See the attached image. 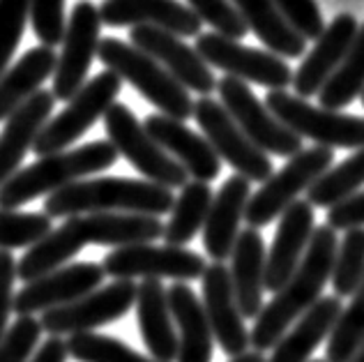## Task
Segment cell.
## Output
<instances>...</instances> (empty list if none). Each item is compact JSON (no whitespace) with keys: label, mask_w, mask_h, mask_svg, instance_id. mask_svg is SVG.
Instances as JSON below:
<instances>
[{"label":"cell","mask_w":364,"mask_h":362,"mask_svg":"<svg viewBox=\"0 0 364 362\" xmlns=\"http://www.w3.org/2000/svg\"><path fill=\"white\" fill-rule=\"evenodd\" d=\"M51 231V217L44 213L0 211V250H31Z\"/></svg>","instance_id":"8d00e7d4"},{"label":"cell","mask_w":364,"mask_h":362,"mask_svg":"<svg viewBox=\"0 0 364 362\" xmlns=\"http://www.w3.org/2000/svg\"><path fill=\"white\" fill-rule=\"evenodd\" d=\"M334 152L330 148H304L295 157L272 174L256 189L247 203L245 222L249 228H261L279 219L286 208L298 201V196L306 192L325 171L332 169Z\"/></svg>","instance_id":"52a82bcc"},{"label":"cell","mask_w":364,"mask_h":362,"mask_svg":"<svg viewBox=\"0 0 364 362\" xmlns=\"http://www.w3.org/2000/svg\"><path fill=\"white\" fill-rule=\"evenodd\" d=\"M194 49L210 68L222 70L226 76H233L245 83L265 85L270 90H286L293 85V72L289 63L270 51L252 49V46L228 40L219 33H200Z\"/></svg>","instance_id":"4fadbf2b"},{"label":"cell","mask_w":364,"mask_h":362,"mask_svg":"<svg viewBox=\"0 0 364 362\" xmlns=\"http://www.w3.org/2000/svg\"><path fill=\"white\" fill-rule=\"evenodd\" d=\"M200 284H203V307L219 348L228 358L247 353L252 346V337L237 307L231 272L224 263H213L205 268Z\"/></svg>","instance_id":"ac0fdd59"},{"label":"cell","mask_w":364,"mask_h":362,"mask_svg":"<svg viewBox=\"0 0 364 362\" xmlns=\"http://www.w3.org/2000/svg\"><path fill=\"white\" fill-rule=\"evenodd\" d=\"M28 18H31V0H0V76L9 70Z\"/></svg>","instance_id":"74e56055"},{"label":"cell","mask_w":364,"mask_h":362,"mask_svg":"<svg viewBox=\"0 0 364 362\" xmlns=\"http://www.w3.org/2000/svg\"><path fill=\"white\" fill-rule=\"evenodd\" d=\"M311 362H325V360H311Z\"/></svg>","instance_id":"681fc988"},{"label":"cell","mask_w":364,"mask_h":362,"mask_svg":"<svg viewBox=\"0 0 364 362\" xmlns=\"http://www.w3.org/2000/svg\"><path fill=\"white\" fill-rule=\"evenodd\" d=\"M136 321L148 353L157 362L178 360V330L168 304V289L159 280H143L136 291Z\"/></svg>","instance_id":"d4e9b609"},{"label":"cell","mask_w":364,"mask_h":362,"mask_svg":"<svg viewBox=\"0 0 364 362\" xmlns=\"http://www.w3.org/2000/svg\"><path fill=\"white\" fill-rule=\"evenodd\" d=\"M233 5L270 53L279 58H300L304 53L306 40L286 21L272 0H233Z\"/></svg>","instance_id":"f546056e"},{"label":"cell","mask_w":364,"mask_h":362,"mask_svg":"<svg viewBox=\"0 0 364 362\" xmlns=\"http://www.w3.org/2000/svg\"><path fill=\"white\" fill-rule=\"evenodd\" d=\"M104 127H107V137L118 150V155L127 159L150 183L166 189H182L189 183V174L182 169L180 161H176L148 134L143 122H139L129 107L120 102L113 104L104 116Z\"/></svg>","instance_id":"9c48e42d"},{"label":"cell","mask_w":364,"mask_h":362,"mask_svg":"<svg viewBox=\"0 0 364 362\" xmlns=\"http://www.w3.org/2000/svg\"><path fill=\"white\" fill-rule=\"evenodd\" d=\"M348 362H364V341H362V346L355 351V353H353V358Z\"/></svg>","instance_id":"7dc6e473"},{"label":"cell","mask_w":364,"mask_h":362,"mask_svg":"<svg viewBox=\"0 0 364 362\" xmlns=\"http://www.w3.org/2000/svg\"><path fill=\"white\" fill-rule=\"evenodd\" d=\"M53 107V92L42 88L5 120V129L0 132V185L21 171L23 157L33 150L37 137L51 120Z\"/></svg>","instance_id":"cb8c5ba5"},{"label":"cell","mask_w":364,"mask_h":362,"mask_svg":"<svg viewBox=\"0 0 364 362\" xmlns=\"http://www.w3.org/2000/svg\"><path fill=\"white\" fill-rule=\"evenodd\" d=\"M330 282L337 298H350L360 289L364 282V228H350L341 238Z\"/></svg>","instance_id":"e575fe53"},{"label":"cell","mask_w":364,"mask_h":362,"mask_svg":"<svg viewBox=\"0 0 364 362\" xmlns=\"http://www.w3.org/2000/svg\"><path fill=\"white\" fill-rule=\"evenodd\" d=\"M249 198H252V183L237 174L226 178L213 198L203 226V247L215 263H224L233 254Z\"/></svg>","instance_id":"603a6c76"},{"label":"cell","mask_w":364,"mask_h":362,"mask_svg":"<svg viewBox=\"0 0 364 362\" xmlns=\"http://www.w3.org/2000/svg\"><path fill=\"white\" fill-rule=\"evenodd\" d=\"M118 157V150L111 141H92L79 148L40 157L35 164L23 166L5 185H0V211H16L40 196H51L58 189L111 169Z\"/></svg>","instance_id":"277c9868"},{"label":"cell","mask_w":364,"mask_h":362,"mask_svg":"<svg viewBox=\"0 0 364 362\" xmlns=\"http://www.w3.org/2000/svg\"><path fill=\"white\" fill-rule=\"evenodd\" d=\"M360 31L358 18L353 14H337L332 23L325 26L323 35L316 40L314 49L302 60L298 72L293 74L295 95L302 100L318 95L330 76L337 72L341 60L346 58L353 40Z\"/></svg>","instance_id":"ffe728a7"},{"label":"cell","mask_w":364,"mask_h":362,"mask_svg":"<svg viewBox=\"0 0 364 362\" xmlns=\"http://www.w3.org/2000/svg\"><path fill=\"white\" fill-rule=\"evenodd\" d=\"M143 127L198 183L210 185V180L222 174V159L217 157L208 139L189 129L185 122L161 116V113H152L143 120Z\"/></svg>","instance_id":"7402d4cb"},{"label":"cell","mask_w":364,"mask_h":362,"mask_svg":"<svg viewBox=\"0 0 364 362\" xmlns=\"http://www.w3.org/2000/svg\"><path fill=\"white\" fill-rule=\"evenodd\" d=\"M168 304L178 330L176 362H213L215 335L210 328L203 300L187 282H176L168 289Z\"/></svg>","instance_id":"484cf974"},{"label":"cell","mask_w":364,"mask_h":362,"mask_svg":"<svg viewBox=\"0 0 364 362\" xmlns=\"http://www.w3.org/2000/svg\"><path fill=\"white\" fill-rule=\"evenodd\" d=\"M341 309L343 304L337 295H325V298H321L277 341L267 362H309L314 351L330 337Z\"/></svg>","instance_id":"83f0119b"},{"label":"cell","mask_w":364,"mask_h":362,"mask_svg":"<svg viewBox=\"0 0 364 362\" xmlns=\"http://www.w3.org/2000/svg\"><path fill=\"white\" fill-rule=\"evenodd\" d=\"M55 65L58 55L51 46H35L0 76V122L42 90V83L53 76Z\"/></svg>","instance_id":"f1b7e54d"},{"label":"cell","mask_w":364,"mask_h":362,"mask_svg":"<svg viewBox=\"0 0 364 362\" xmlns=\"http://www.w3.org/2000/svg\"><path fill=\"white\" fill-rule=\"evenodd\" d=\"M362 92H364V23L360 26L346 58L341 60L337 72L330 76L328 83L318 92L321 109L341 111L350 102H355Z\"/></svg>","instance_id":"1f68e13d"},{"label":"cell","mask_w":364,"mask_h":362,"mask_svg":"<svg viewBox=\"0 0 364 362\" xmlns=\"http://www.w3.org/2000/svg\"><path fill=\"white\" fill-rule=\"evenodd\" d=\"M194 120L213 146L217 157L226 161L237 176L249 183H265L272 176V159L252 144L240 125L231 118L222 102L213 97H198L194 102Z\"/></svg>","instance_id":"30bf717a"},{"label":"cell","mask_w":364,"mask_h":362,"mask_svg":"<svg viewBox=\"0 0 364 362\" xmlns=\"http://www.w3.org/2000/svg\"><path fill=\"white\" fill-rule=\"evenodd\" d=\"M67 351L76 362H157L141 356L124 341L102 335V332H81L67 339Z\"/></svg>","instance_id":"d590c367"},{"label":"cell","mask_w":364,"mask_h":362,"mask_svg":"<svg viewBox=\"0 0 364 362\" xmlns=\"http://www.w3.org/2000/svg\"><path fill=\"white\" fill-rule=\"evenodd\" d=\"M213 189L208 183L189 180L176 196V203L171 208V217L164 224V240L171 247H185L203 231L205 219L213 206Z\"/></svg>","instance_id":"4dcf8cb0"},{"label":"cell","mask_w":364,"mask_h":362,"mask_svg":"<svg viewBox=\"0 0 364 362\" xmlns=\"http://www.w3.org/2000/svg\"><path fill=\"white\" fill-rule=\"evenodd\" d=\"M176 203L173 189L134 178H85L44 198V215L76 217L95 213H124L161 217Z\"/></svg>","instance_id":"3957f363"},{"label":"cell","mask_w":364,"mask_h":362,"mask_svg":"<svg viewBox=\"0 0 364 362\" xmlns=\"http://www.w3.org/2000/svg\"><path fill=\"white\" fill-rule=\"evenodd\" d=\"M102 26H155L178 37H198L203 21L180 0H104Z\"/></svg>","instance_id":"44dd1931"},{"label":"cell","mask_w":364,"mask_h":362,"mask_svg":"<svg viewBox=\"0 0 364 362\" xmlns=\"http://www.w3.org/2000/svg\"><path fill=\"white\" fill-rule=\"evenodd\" d=\"M316 231V215L314 206L306 198H298L293 206L286 208L279 217L274 240L265 261V291H282L284 284L293 277L302 263L306 247L311 243Z\"/></svg>","instance_id":"d6986e66"},{"label":"cell","mask_w":364,"mask_h":362,"mask_svg":"<svg viewBox=\"0 0 364 362\" xmlns=\"http://www.w3.org/2000/svg\"><path fill=\"white\" fill-rule=\"evenodd\" d=\"M279 7V12L289 21L295 31H298L306 42L318 40L325 31L323 14L316 0H272Z\"/></svg>","instance_id":"b9f144b4"},{"label":"cell","mask_w":364,"mask_h":362,"mask_svg":"<svg viewBox=\"0 0 364 362\" xmlns=\"http://www.w3.org/2000/svg\"><path fill=\"white\" fill-rule=\"evenodd\" d=\"M136 291L139 287L132 280H113L109 287L83 295L81 300L44 312L40 319L42 330L49 337L95 332L127 316L136 304Z\"/></svg>","instance_id":"5bb4252c"},{"label":"cell","mask_w":364,"mask_h":362,"mask_svg":"<svg viewBox=\"0 0 364 362\" xmlns=\"http://www.w3.org/2000/svg\"><path fill=\"white\" fill-rule=\"evenodd\" d=\"M339 238L328 224L316 226L306 254L293 277L284 284L282 291L272 295V300L263 304L261 314L254 319V328L249 330L254 351H272L286 332L298 323L316 302L323 298V289L332 280V265L337 256Z\"/></svg>","instance_id":"7a4b0ae2"},{"label":"cell","mask_w":364,"mask_h":362,"mask_svg":"<svg viewBox=\"0 0 364 362\" xmlns=\"http://www.w3.org/2000/svg\"><path fill=\"white\" fill-rule=\"evenodd\" d=\"M97 58L107 70L118 74L122 81L132 83L152 107L159 109L161 116L180 122L194 118V100L189 97V90L176 81L155 58L139 51L136 46L122 42L118 37H104L100 40Z\"/></svg>","instance_id":"5b68a950"},{"label":"cell","mask_w":364,"mask_h":362,"mask_svg":"<svg viewBox=\"0 0 364 362\" xmlns=\"http://www.w3.org/2000/svg\"><path fill=\"white\" fill-rule=\"evenodd\" d=\"M217 92L219 102L231 113V118L265 155L291 159L304 150L302 139L272 116L265 102L258 100L254 90L249 88V83L233 79V76H224V79L217 81Z\"/></svg>","instance_id":"8fae6325"},{"label":"cell","mask_w":364,"mask_h":362,"mask_svg":"<svg viewBox=\"0 0 364 362\" xmlns=\"http://www.w3.org/2000/svg\"><path fill=\"white\" fill-rule=\"evenodd\" d=\"M265 243L258 228L240 231L231 254V284L242 319H256L263 309L265 293Z\"/></svg>","instance_id":"4316f807"},{"label":"cell","mask_w":364,"mask_h":362,"mask_svg":"<svg viewBox=\"0 0 364 362\" xmlns=\"http://www.w3.org/2000/svg\"><path fill=\"white\" fill-rule=\"evenodd\" d=\"M187 3L200 21L213 26L215 33L228 37V40H242L249 33L240 12L228 0H187Z\"/></svg>","instance_id":"f35d334b"},{"label":"cell","mask_w":364,"mask_h":362,"mask_svg":"<svg viewBox=\"0 0 364 362\" xmlns=\"http://www.w3.org/2000/svg\"><path fill=\"white\" fill-rule=\"evenodd\" d=\"M328 226L334 231H350V228H364V192L353 194L346 201L328 211Z\"/></svg>","instance_id":"ee69618b"},{"label":"cell","mask_w":364,"mask_h":362,"mask_svg":"<svg viewBox=\"0 0 364 362\" xmlns=\"http://www.w3.org/2000/svg\"><path fill=\"white\" fill-rule=\"evenodd\" d=\"M362 187H364V148L353 152L341 164L325 171V174L306 189V201L314 208H328L330 211V208L339 206L353 194H358Z\"/></svg>","instance_id":"d6a6232c"},{"label":"cell","mask_w":364,"mask_h":362,"mask_svg":"<svg viewBox=\"0 0 364 362\" xmlns=\"http://www.w3.org/2000/svg\"><path fill=\"white\" fill-rule=\"evenodd\" d=\"M42 323L35 316H18L0 341V362H28L42 339Z\"/></svg>","instance_id":"ab89813d"},{"label":"cell","mask_w":364,"mask_h":362,"mask_svg":"<svg viewBox=\"0 0 364 362\" xmlns=\"http://www.w3.org/2000/svg\"><path fill=\"white\" fill-rule=\"evenodd\" d=\"M70 351H67V341L60 337H49L42 341V346L35 351L28 362H67Z\"/></svg>","instance_id":"f6af8a7d"},{"label":"cell","mask_w":364,"mask_h":362,"mask_svg":"<svg viewBox=\"0 0 364 362\" xmlns=\"http://www.w3.org/2000/svg\"><path fill=\"white\" fill-rule=\"evenodd\" d=\"M122 90V79L111 70H104L67 102V107L55 118L46 122L42 134L37 137L33 152L37 157L65 152L74 141H79L107 111L116 104V97Z\"/></svg>","instance_id":"ba28073f"},{"label":"cell","mask_w":364,"mask_h":362,"mask_svg":"<svg viewBox=\"0 0 364 362\" xmlns=\"http://www.w3.org/2000/svg\"><path fill=\"white\" fill-rule=\"evenodd\" d=\"M31 23L42 46H58L65 37V0H31Z\"/></svg>","instance_id":"60d3db41"},{"label":"cell","mask_w":364,"mask_h":362,"mask_svg":"<svg viewBox=\"0 0 364 362\" xmlns=\"http://www.w3.org/2000/svg\"><path fill=\"white\" fill-rule=\"evenodd\" d=\"M104 272L113 280H176L191 282L203 277L208 263L203 254L171 245H132L104 256Z\"/></svg>","instance_id":"7c38bea8"},{"label":"cell","mask_w":364,"mask_h":362,"mask_svg":"<svg viewBox=\"0 0 364 362\" xmlns=\"http://www.w3.org/2000/svg\"><path fill=\"white\" fill-rule=\"evenodd\" d=\"M129 44L155 58L187 90L198 92L200 97H210V92L217 90L215 72L196 49L182 42V37L155 26H136L129 31Z\"/></svg>","instance_id":"e0dca14e"},{"label":"cell","mask_w":364,"mask_h":362,"mask_svg":"<svg viewBox=\"0 0 364 362\" xmlns=\"http://www.w3.org/2000/svg\"><path fill=\"white\" fill-rule=\"evenodd\" d=\"M231 362H267L261 351H247V353L231 358Z\"/></svg>","instance_id":"bcb514c9"},{"label":"cell","mask_w":364,"mask_h":362,"mask_svg":"<svg viewBox=\"0 0 364 362\" xmlns=\"http://www.w3.org/2000/svg\"><path fill=\"white\" fill-rule=\"evenodd\" d=\"M360 97H362V104H364V92H362V95H360Z\"/></svg>","instance_id":"c3c4849f"},{"label":"cell","mask_w":364,"mask_h":362,"mask_svg":"<svg viewBox=\"0 0 364 362\" xmlns=\"http://www.w3.org/2000/svg\"><path fill=\"white\" fill-rule=\"evenodd\" d=\"M100 31H102L100 7L92 5L90 0L76 3L65 28V37L60 44L63 49L53 72L51 92L55 100L70 102L85 85L88 70L100 49Z\"/></svg>","instance_id":"9a60e30c"},{"label":"cell","mask_w":364,"mask_h":362,"mask_svg":"<svg viewBox=\"0 0 364 362\" xmlns=\"http://www.w3.org/2000/svg\"><path fill=\"white\" fill-rule=\"evenodd\" d=\"M364 341V282L350 295L328 337L325 362H348Z\"/></svg>","instance_id":"836d02e7"},{"label":"cell","mask_w":364,"mask_h":362,"mask_svg":"<svg viewBox=\"0 0 364 362\" xmlns=\"http://www.w3.org/2000/svg\"><path fill=\"white\" fill-rule=\"evenodd\" d=\"M18 277V261L9 250H0V341L9 330V316L14 312V282Z\"/></svg>","instance_id":"7bdbcfd3"},{"label":"cell","mask_w":364,"mask_h":362,"mask_svg":"<svg viewBox=\"0 0 364 362\" xmlns=\"http://www.w3.org/2000/svg\"><path fill=\"white\" fill-rule=\"evenodd\" d=\"M104 277L107 272L102 263L83 261L63 265L40 280L23 284V289L14 295V312L18 316H35V314H44L55 307H65L97 291Z\"/></svg>","instance_id":"2e32d148"},{"label":"cell","mask_w":364,"mask_h":362,"mask_svg":"<svg viewBox=\"0 0 364 362\" xmlns=\"http://www.w3.org/2000/svg\"><path fill=\"white\" fill-rule=\"evenodd\" d=\"M265 107L293 134H298L300 139H309L321 148H364L362 116L311 107L306 100L291 95L289 90H270L265 95Z\"/></svg>","instance_id":"8992f818"},{"label":"cell","mask_w":364,"mask_h":362,"mask_svg":"<svg viewBox=\"0 0 364 362\" xmlns=\"http://www.w3.org/2000/svg\"><path fill=\"white\" fill-rule=\"evenodd\" d=\"M159 238H164V224L159 217L124 213L76 215L65 219L18 259V280L28 284L63 268L85 245L120 250L132 245H150Z\"/></svg>","instance_id":"6da1fadb"}]
</instances>
